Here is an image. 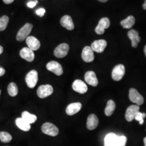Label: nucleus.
<instances>
[{
    "instance_id": "obj_24",
    "label": "nucleus",
    "mask_w": 146,
    "mask_h": 146,
    "mask_svg": "<svg viewBox=\"0 0 146 146\" xmlns=\"http://www.w3.org/2000/svg\"><path fill=\"white\" fill-rule=\"evenodd\" d=\"M22 118L29 124L35 123L37 120V116L36 115L31 114L27 111H25L22 113Z\"/></svg>"
},
{
    "instance_id": "obj_36",
    "label": "nucleus",
    "mask_w": 146,
    "mask_h": 146,
    "mask_svg": "<svg viewBox=\"0 0 146 146\" xmlns=\"http://www.w3.org/2000/svg\"><path fill=\"white\" fill-rule=\"evenodd\" d=\"M3 51V48L1 46H0V54H1Z\"/></svg>"
},
{
    "instance_id": "obj_23",
    "label": "nucleus",
    "mask_w": 146,
    "mask_h": 146,
    "mask_svg": "<svg viewBox=\"0 0 146 146\" xmlns=\"http://www.w3.org/2000/svg\"><path fill=\"white\" fill-rule=\"evenodd\" d=\"M135 19L133 16H129L125 19L121 21V25L125 29H130L135 24Z\"/></svg>"
},
{
    "instance_id": "obj_10",
    "label": "nucleus",
    "mask_w": 146,
    "mask_h": 146,
    "mask_svg": "<svg viewBox=\"0 0 146 146\" xmlns=\"http://www.w3.org/2000/svg\"><path fill=\"white\" fill-rule=\"evenodd\" d=\"M140 107L138 105H131L125 111V119L128 121L131 122L134 119L136 113L139 111Z\"/></svg>"
},
{
    "instance_id": "obj_34",
    "label": "nucleus",
    "mask_w": 146,
    "mask_h": 146,
    "mask_svg": "<svg viewBox=\"0 0 146 146\" xmlns=\"http://www.w3.org/2000/svg\"><path fill=\"white\" fill-rule=\"evenodd\" d=\"M5 4H11L14 2V0H3Z\"/></svg>"
},
{
    "instance_id": "obj_40",
    "label": "nucleus",
    "mask_w": 146,
    "mask_h": 146,
    "mask_svg": "<svg viewBox=\"0 0 146 146\" xmlns=\"http://www.w3.org/2000/svg\"><path fill=\"white\" fill-rule=\"evenodd\" d=\"M144 52H145V55H146V45L145 46V48H144Z\"/></svg>"
},
{
    "instance_id": "obj_1",
    "label": "nucleus",
    "mask_w": 146,
    "mask_h": 146,
    "mask_svg": "<svg viewBox=\"0 0 146 146\" xmlns=\"http://www.w3.org/2000/svg\"><path fill=\"white\" fill-rule=\"evenodd\" d=\"M33 27V25L29 23H27L25 26L22 27L21 29L18 32L16 36L17 40L19 42L24 41L28 37L29 35L31 33Z\"/></svg>"
},
{
    "instance_id": "obj_38",
    "label": "nucleus",
    "mask_w": 146,
    "mask_h": 146,
    "mask_svg": "<svg viewBox=\"0 0 146 146\" xmlns=\"http://www.w3.org/2000/svg\"><path fill=\"white\" fill-rule=\"evenodd\" d=\"M143 142H144V144H145V146H146V137L144 138L143 139Z\"/></svg>"
},
{
    "instance_id": "obj_37",
    "label": "nucleus",
    "mask_w": 146,
    "mask_h": 146,
    "mask_svg": "<svg viewBox=\"0 0 146 146\" xmlns=\"http://www.w3.org/2000/svg\"><path fill=\"white\" fill-rule=\"evenodd\" d=\"M143 123H144V120H142V121H139V123H140V125H143Z\"/></svg>"
},
{
    "instance_id": "obj_22",
    "label": "nucleus",
    "mask_w": 146,
    "mask_h": 146,
    "mask_svg": "<svg viewBox=\"0 0 146 146\" xmlns=\"http://www.w3.org/2000/svg\"><path fill=\"white\" fill-rule=\"evenodd\" d=\"M118 136L115 133H110L104 138V146H114Z\"/></svg>"
},
{
    "instance_id": "obj_15",
    "label": "nucleus",
    "mask_w": 146,
    "mask_h": 146,
    "mask_svg": "<svg viewBox=\"0 0 146 146\" xmlns=\"http://www.w3.org/2000/svg\"><path fill=\"white\" fill-rule=\"evenodd\" d=\"M84 79L86 82L92 86L96 87L98 84V80L93 71H88L86 73Z\"/></svg>"
},
{
    "instance_id": "obj_5",
    "label": "nucleus",
    "mask_w": 146,
    "mask_h": 146,
    "mask_svg": "<svg viewBox=\"0 0 146 146\" xmlns=\"http://www.w3.org/2000/svg\"><path fill=\"white\" fill-rule=\"evenodd\" d=\"M125 74V67L123 64H118L113 69L111 73L112 78L116 81L121 80Z\"/></svg>"
},
{
    "instance_id": "obj_14",
    "label": "nucleus",
    "mask_w": 146,
    "mask_h": 146,
    "mask_svg": "<svg viewBox=\"0 0 146 146\" xmlns=\"http://www.w3.org/2000/svg\"><path fill=\"white\" fill-rule=\"evenodd\" d=\"M20 55L21 58L28 62L33 61L35 58L34 52L28 47L22 48L20 52Z\"/></svg>"
},
{
    "instance_id": "obj_11",
    "label": "nucleus",
    "mask_w": 146,
    "mask_h": 146,
    "mask_svg": "<svg viewBox=\"0 0 146 146\" xmlns=\"http://www.w3.org/2000/svg\"><path fill=\"white\" fill-rule=\"evenodd\" d=\"M73 90L80 94H84L88 90V87L86 84L80 80H76L72 85Z\"/></svg>"
},
{
    "instance_id": "obj_3",
    "label": "nucleus",
    "mask_w": 146,
    "mask_h": 146,
    "mask_svg": "<svg viewBox=\"0 0 146 146\" xmlns=\"http://www.w3.org/2000/svg\"><path fill=\"white\" fill-rule=\"evenodd\" d=\"M27 84L30 88H34L38 81V73L35 70H31L27 74L26 77Z\"/></svg>"
},
{
    "instance_id": "obj_19",
    "label": "nucleus",
    "mask_w": 146,
    "mask_h": 146,
    "mask_svg": "<svg viewBox=\"0 0 146 146\" xmlns=\"http://www.w3.org/2000/svg\"><path fill=\"white\" fill-rule=\"evenodd\" d=\"M60 23L62 26L66 28L67 30L72 31L74 28V24L72 17L69 15H64L61 19Z\"/></svg>"
},
{
    "instance_id": "obj_27",
    "label": "nucleus",
    "mask_w": 146,
    "mask_h": 146,
    "mask_svg": "<svg viewBox=\"0 0 146 146\" xmlns=\"http://www.w3.org/2000/svg\"><path fill=\"white\" fill-rule=\"evenodd\" d=\"M12 140V136L6 131L0 132V140L4 143H8Z\"/></svg>"
},
{
    "instance_id": "obj_18",
    "label": "nucleus",
    "mask_w": 146,
    "mask_h": 146,
    "mask_svg": "<svg viewBox=\"0 0 146 146\" xmlns=\"http://www.w3.org/2000/svg\"><path fill=\"white\" fill-rule=\"evenodd\" d=\"M82 104L80 102L72 103L69 104L66 108L67 114L70 116L74 115L78 113L81 110Z\"/></svg>"
},
{
    "instance_id": "obj_30",
    "label": "nucleus",
    "mask_w": 146,
    "mask_h": 146,
    "mask_svg": "<svg viewBox=\"0 0 146 146\" xmlns=\"http://www.w3.org/2000/svg\"><path fill=\"white\" fill-rule=\"evenodd\" d=\"M146 114L145 113H142L140 111H138L135 116V119L137 121H140L142 120H144V119L146 117Z\"/></svg>"
},
{
    "instance_id": "obj_35",
    "label": "nucleus",
    "mask_w": 146,
    "mask_h": 146,
    "mask_svg": "<svg viewBox=\"0 0 146 146\" xmlns=\"http://www.w3.org/2000/svg\"><path fill=\"white\" fill-rule=\"evenodd\" d=\"M142 7H143V8L145 10H146V0L145 1V2H144V3H143V5H142Z\"/></svg>"
},
{
    "instance_id": "obj_7",
    "label": "nucleus",
    "mask_w": 146,
    "mask_h": 146,
    "mask_svg": "<svg viewBox=\"0 0 146 146\" xmlns=\"http://www.w3.org/2000/svg\"><path fill=\"white\" fill-rule=\"evenodd\" d=\"M46 67L49 71L52 72L58 76H61L63 73L62 66L56 61H52L48 63Z\"/></svg>"
},
{
    "instance_id": "obj_32",
    "label": "nucleus",
    "mask_w": 146,
    "mask_h": 146,
    "mask_svg": "<svg viewBox=\"0 0 146 146\" xmlns=\"http://www.w3.org/2000/svg\"><path fill=\"white\" fill-rule=\"evenodd\" d=\"M37 3L38 1L37 0H35V1H30L27 3V6L30 8H33L36 6Z\"/></svg>"
},
{
    "instance_id": "obj_4",
    "label": "nucleus",
    "mask_w": 146,
    "mask_h": 146,
    "mask_svg": "<svg viewBox=\"0 0 146 146\" xmlns=\"http://www.w3.org/2000/svg\"><path fill=\"white\" fill-rule=\"evenodd\" d=\"M53 88L50 84L42 85L38 87L37 90V94L40 98L44 99L51 95L53 93Z\"/></svg>"
},
{
    "instance_id": "obj_8",
    "label": "nucleus",
    "mask_w": 146,
    "mask_h": 146,
    "mask_svg": "<svg viewBox=\"0 0 146 146\" xmlns=\"http://www.w3.org/2000/svg\"><path fill=\"white\" fill-rule=\"evenodd\" d=\"M69 50V46L67 43H61L56 47L54 52V55L58 58H63L65 57Z\"/></svg>"
},
{
    "instance_id": "obj_25",
    "label": "nucleus",
    "mask_w": 146,
    "mask_h": 146,
    "mask_svg": "<svg viewBox=\"0 0 146 146\" xmlns=\"http://www.w3.org/2000/svg\"><path fill=\"white\" fill-rule=\"evenodd\" d=\"M115 107H116V105L114 101L112 100H109L107 104V106L104 110L106 115H107V116H110L113 115L115 110Z\"/></svg>"
},
{
    "instance_id": "obj_28",
    "label": "nucleus",
    "mask_w": 146,
    "mask_h": 146,
    "mask_svg": "<svg viewBox=\"0 0 146 146\" xmlns=\"http://www.w3.org/2000/svg\"><path fill=\"white\" fill-rule=\"evenodd\" d=\"M9 20V17L7 16L4 15L0 17V31L5 30L8 26Z\"/></svg>"
},
{
    "instance_id": "obj_39",
    "label": "nucleus",
    "mask_w": 146,
    "mask_h": 146,
    "mask_svg": "<svg viewBox=\"0 0 146 146\" xmlns=\"http://www.w3.org/2000/svg\"><path fill=\"white\" fill-rule=\"evenodd\" d=\"M98 1H99L101 2H106L108 0H98Z\"/></svg>"
},
{
    "instance_id": "obj_26",
    "label": "nucleus",
    "mask_w": 146,
    "mask_h": 146,
    "mask_svg": "<svg viewBox=\"0 0 146 146\" xmlns=\"http://www.w3.org/2000/svg\"><path fill=\"white\" fill-rule=\"evenodd\" d=\"M18 92L19 90L16 84L14 82H11L9 84L8 86V92L10 96L13 97L16 96L18 94Z\"/></svg>"
},
{
    "instance_id": "obj_2",
    "label": "nucleus",
    "mask_w": 146,
    "mask_h": 146,
    "mask_svg": "<svg viewBox=\"0 0 146 146\" xmlns=\"http://www.w3.org/2000/svg\"><path fill=\"white\" fill-rule=\"evenodd\" d=\"M42 132L48 135L56 136L59 133L58 127L50 122L44 123L41 127Z\"/></svg>"
},
{
    "instance_id": "obj_29",
    "label": "nucleus",
    "mask_w": 146,
    "mask_h": 146,
    "mask_svg": "<svg viewBox=\"0 0 146 146\" xmlns=\"http://www.w3.org/2000/svg\"><path fill=\"white\" fill-rule=\"evenodd\" d=\"M127 140V139L125 136H118L114 146H125Z\"/></svg>"
},
{
    "instance_id": "obj_16",
    "label": "nucleus",
    "mask_w": 146,
    "mask_h": 146,
    "mask_svg": "<svg viewBox=\"0 0 146 146\" xmlns=\"http://www.w3.org/2000/svg\"><path fill=\"white\" fill-rule=\"evenodd\" d=\"M128 36L131 42V46L134 48H136L138 43L141 41V37L139 36V32L134 29H131L128 32Z\"/></svg>"
},
{
    "instance_id": "obj_12",
    "label": "nucleus",
    "mask_w": 146,
    "mask_h": 146,
    "mask_svg": "<svg viewBox=\"0 0 146 146\" xmlns=\"http://www.w3.org/2000/svg\"><path fill=\"white\" fill-rule=\"evenodd\" d=\"M82 58L86 62H91L94 60V51L91 47L86 46L84 47L82 52Z\"/></svg>"
},
{
    "instance_id": "obj_17",
    "label": "nucleus",
    "mask_w": 146,
    "mask_h": 146,
    "mask_svg": "<svg viewBox=\"0 0 146 146\" xmlns=\"http://www.w3.org/2000/svg\"><path fill=\"white\" fill-rule=\"evenodd\" d=\"M26 43L28 48L33 51L38 50L41 46L40 42L35 37L28 36L26 38Z\"/></svg>"
},
{
    "instance_id": "obj_21",
    "label": "nucleus",
    "mask_w": 146,
    "mask_h": 146,
    "mask_svg": "<svg viewBox=\"0 0 146 146\" xmlns=\"http://www.w3.org/2000/svg\"><path fill=\"white\" fill-rule=\"evenodd\" d=\"M15 123L19 128L22 131H28L31 128V124L27 122L25 120H23L22 117H18L16 119Z\"/></svg>"
},
{
    "instance_id": "obj_9",
    "label": "nucleus",
    "mask_w": 146,
    "mask_h": 146,
    "mask_svg": "<svg viewBox=\"0 0 146 146\" xmlns=\"http://www.w3.org/2000/svg\"><path fill=\"white\" fill-rule=\"evenodd\" d=\"M110 19L107 17H103L100 20L98 25L95 28V32L99 35L104 34L105 29L108 28L110 26Z\"/></svg>"
},
{
    "instance_id": "obj_20",
    "label": "nucleus",
    "mask_w": 146,
    "mask_h": 146,
    "mask_svg": "<svg viewBox=\"0 0 146 146\" xmlns=\"http://www.w3.org/2000/svg\"><path fill=\"white\" fill-rule=\"evenodd\" d=\"M99 125V119L96 115L90 114L88 117L87 121V127L89 130H94Z\"/></svg>"
},
{
    "instance_id": "obj_33",
    "label": "nucleus",
    "mask_w": 146,
    "mask_h": 146,
    "mask_svg": "<svg viewBox=\"0 0 146 146\" xmlns=\"http://www.w3.org/2000/svg\"><path fill=\"white\" fill-rule=\"evenodd\" d=\"M5 69L3 68V67L0 66V76H3L5 75Z\"/></svg>"
},
{
    "instance_id": "obj_13",
    "label": "nucleus",
    "mask_w": 146,
    "mask_h": 146,
    "mask_svg": "<svg viewBox=\"0 0 146 146\" xmlns=\"http://www.w3.org/2000/svg\"><path fill=\"white\" fill-rule=\"evenodd\" d=\"M107 42L104 40H96L92 43L91 48L92 50L95 52L101 53L104 50L106 47H107Z\"/></svg>"
},
{
    "instance_id": "obj_31",
    "label": "nucleus",
    "mask_w": 146,
    "mask_h": 146,
    "mask_svg": "<svg viewBox=\"0 0 146 146\" xmlns=\"http://www.w3.org/2000/svg\"><path fill=\"white\" fill-rule=\"evenodd\" d=\"M45 13H46V10L44 8H40V9H37L36 11V13L37 15L39 16H40V17L43 16L44 15V14H45Z\"/></svg>"
},
{
    "instance_id": "obj_41",
    "label": "nucleus",
    "mask_w": 146,
    "mask_h": 146,
    "mask_svg": "<svg viewBox=\"0 0 146 146\" xmlns=\"http://www.w3.org/2000/svg\"><path fill=\"white\" fill-rule=\"evenodd\" d=\"M1 90H0V95H1Z\"/></svg>"
},
{
    "instance_id": "obj_6",
    "label": "nucleus",
    "mask_w": 146,
    "mask_h": 146,
    "mask_svg": "<svg viewBox=\"0 0 146 146\" xmlns=\"http://www.w3.org/2000/svg\"><path fill=\"white\" fill-rule=\"evenodd\" d=\"M129 98L131 102L135 103L138 106L142 105L144 102V99L143 96L135 88L130 89Z\"/></svg>"
}]
</instances>
